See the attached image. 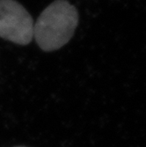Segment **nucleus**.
<instances>
[{
	"instance_id": "nucleus-1",
	"label": "nucleus",
	"mask_w": 146,
	"mask_h": 147,
	"mask_svg": "<svg viewBox=\"0 0 146 147\" xmlns=\"http://www.w3.org/2000/svg\"><path fill=\"white\" fill-rule=\"evenodd\" d=\"M78 24V12L66 0H56L40 15L34 25V37L44 51L61 49L74 34Z\"/></svg>"
},
{
	"instance_id": "nucleus-2",
	"label": "nucleus",
	"mask_w": 146,
	"mask_h": 147,
	"mask_svg": "<svg viewBox=\"0 0 146 147\" xmlns=\"http://www.w3.org/2000/svg\"><path fill=\"white\" fill-rule=\"evenodd\" d=\"M0 37L19 45L28 44L34 37V21L15 0H0Z\"/></svg>"
},
{
	"instance_id": "nucleus-3",
	"label": "nucleus",
	"mask_w": 146,
	"mask_h": 147,
	"mask_svg": "<svg viewBox=\"0 0 146 147\" xmlns=\"http://www.w3.org/2000/svg\"><path fill=\"white\" fill-rule=\"evenodd\" d=\"M16 147H26V146H16Z\"/></svg>"
}]
</instances>
